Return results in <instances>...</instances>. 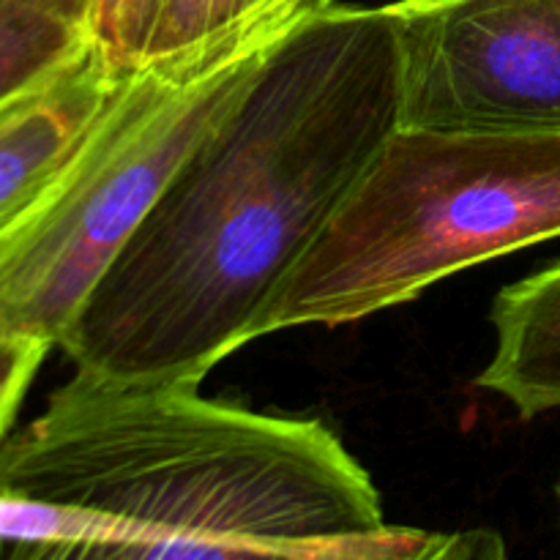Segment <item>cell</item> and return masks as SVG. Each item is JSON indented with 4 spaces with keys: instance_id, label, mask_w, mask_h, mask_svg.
Masks as SVG:
<instances>
[{
    "instance_id": "obj_9",
    "label": "cell",
    "mask_w": 560,
    "mask_h": 560,
    "mask_svg": "<svg viewBox=\"0 0 560 560\" xmlns=\"http://www.w3.org/2000/svg\"><path fill=\"white\" fill-rule=\"evenodd\" d=\"M328 0H162L148 60L175 58L252 25Z\"/></svg>"
},
{
    "instance_id": "obj_3",
    "label": "cell",
    "mask_w": 560,
    "mask_h": 560,
    "mask_svg": "<svg viewBox=\"0 0 560 560\" xmlns=\"http://www.w3.org/2000/svg\"><path fill=\"white\" fill-rule=\"evenodd\" d=\"M560 238V131L397 126L260 323L342 326Z\"/></svg>"
},
{
    "instance_id": "obj_13",
    "label": "cell",
    "mask_w": 560,
    "mask_h": 560,
    "mask_svg": "<svg viewBox=\"0 0 560 560\" xmlns=\"http://www.w3.org/2000/svg\"><path fill=\"white\" fill-rule=\"evenodd\" d=\"M558 501H560V481H558Z\"/></svg>"
},
{
    "instance_id": "obj_2",
    "label": "cell",
    "mask_w": 560,
    "mask_h": 560,
    "mask_svg": "<svg viewBox=\"0 0 560 560\" xmlns=\"http://www.w3.org/2000/svg\"><path fill=\"white\" fill-rule=\"evenodd\" d=\"M0 495L36 503L0 560H410L430 539L388 523L323 421L82 372L0 446Z\"/></svg>"
},
{
    "instance_id": "obj_12",
    "label": "cell",
    "mask_w": 560,
    "mask_h": 560,
    "mask_svg": "<svg viewBox=\"0 0 560 560\" xmlns=\"http://www.w3.org/2000/svg\"><path fill=\"white\" fill-rule=\"evenodd\" d=\"M410 560H509V552L498 530L468 528L430 534L427 545Z\"/></svg>"
},
{
    "instance_id": "obj_5",
    "label": "cell",
    "mask_w": 560,
    "mask_h": 560,
    "mask_svg": "<svg viewBox=\"0 0 560 560\" xmlns=\"http://www.w3.org/2000/svg\"><path fill=\"white\" fill-rule=\"evenodd\" d=\"M399 126L560 131V0H397Z\"/></svg>"
},
{
    "instance_id": "obj_6",
    "label": "cell",
    "mask_w": 560,
    "mask_h": 560,
    "mask_svg": "<svg viewBox=\"0 0 560 560\" xmlns=\"http://www.w3.org/2000/svg\"><path fill=\"white\" fill-rule=\"evenodd\" d=\"M126 74L91 49L0 107V235L69 156Z\"/></svg>"
},
{
    "instance_id": "obj_8",
    "label": "cell",
    "mask_w": 560,
    "mask_h": 560,
    "mask_svg": "<svg viewBox=\"0 0 560 560\" xmlns=\"http://www.w3.org/2000/svg\"><path fill=\"white\" fill-rule=\"evenodd\" d=\"M93 0H0V107L93 47Z\"/></svg>"
},
{
    "instance_id": "obj_4",
    "label": "cell",
    "mask_w": 560,
    "mask_h": 560,
    "mask_svg": "<svg viewBox=\"0 0 560 560\" xmlns=\"http://www.w3.org/2000/svg\"><path fill=\"white\" fill-rule=\"evenodd\" d=\"M306 9L186 55L148 60L124 77L0 235V337H36L58 348L164 180Z\"/></svg>"
},
{
    "instance_id": "obj_1",
    "label": "cell",
    "mask_w": 560,
    "mask_h": 560,
    "mask_svg": "<svg viewBox=\"0 0 560 560\" xmlns=\"http://www.w3.org/2000/svg\"><path fill=\"white\" fill-rule=\"evenodd\" d=\"M399 126L388 5H312L202 131L58 348L120 386H200L260 337L282 284Z\"/></svg>"
},
{
    "instance_id": "obj_11",
    "label": "cell",
    "mask_w": 560,
    "mask_h": 560,
    "mask_svg": "<svg viewBox=\"0 0 560 560\" xmlns=\"http://www.w3.org/2000/svg\"><path fill=\"white\" fill-rule=\"evenodd\" d=\"M55 345L36 337H0V446L14 432L16 413Z\"/></svg>"
},
{
    "instance_id": "obj_7",
    "label": "cell",
    "mask_w": 560,
    "mask_h": 560,
    "mask_svg": "<svg viewBox=\"0 0 560 560\" xmlns=\"http://www.w3.org/2000/svg\"><path fill=\"white\" fill-rule=\"evenodd\" d=\"M490 323L495 348L476 383L523 419L560 410V262L503 288Z\"/></svg>"
},
{
    "instance_id": "obj_10",
    "label": "cell",
    "mask_w": 560,
    "mask_h": 560,
    "mask_svg": "<svg viewBox=\"0 0 560 560\" xmlns=\"http://www.w3.org/2000/svg\"><path fill=\"white\" fill-rule=\"evenodd\" d=\"M162 0H93V47L115 71L145 66Z\"/></svg>"
}]
</instances>
